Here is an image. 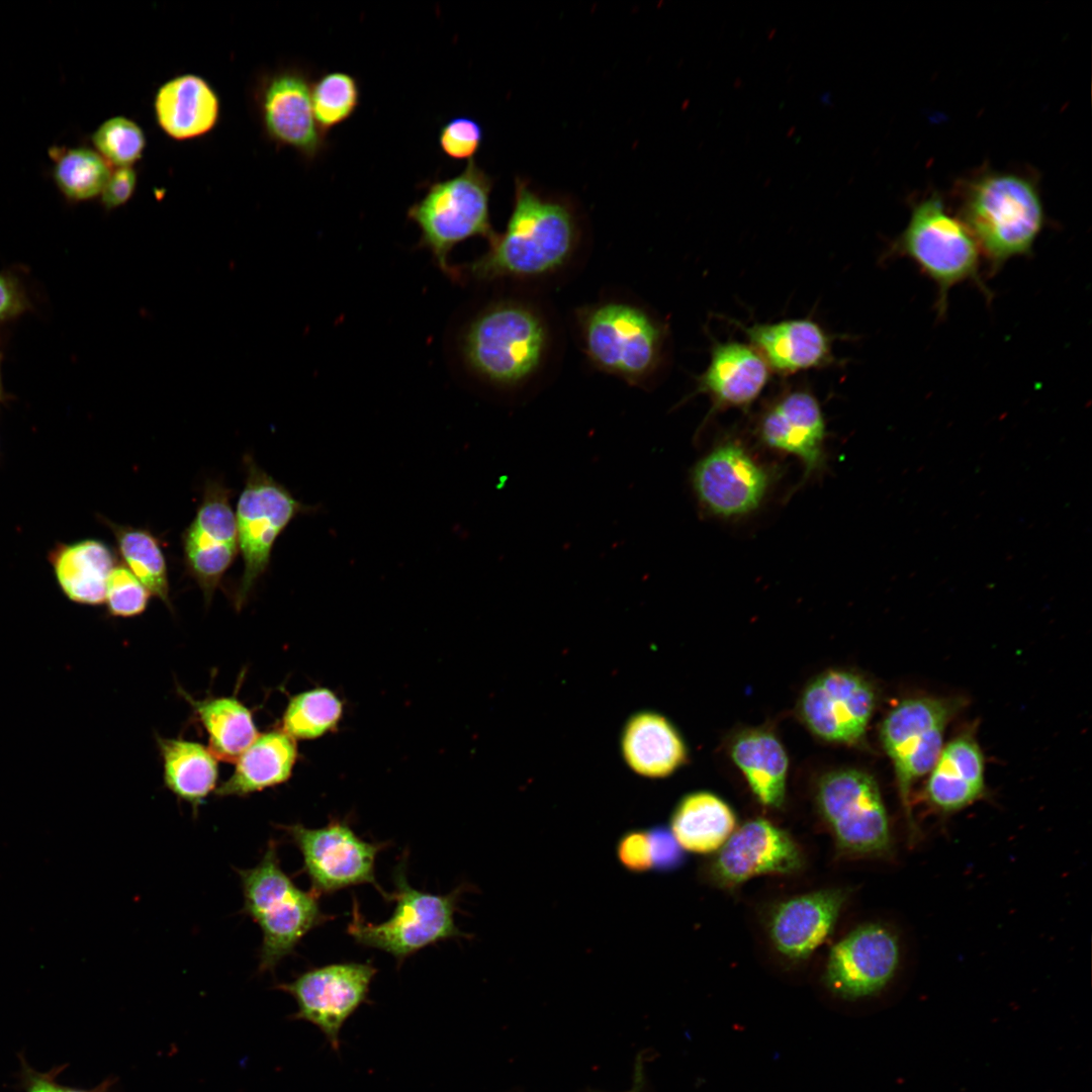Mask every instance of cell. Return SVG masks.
I'll list each match as a JSON object with an SVG mask.
<instances>
[{"instance_id": "74e56055", "label": "cell", "mask_w": 1092, "mask_h": 1092, "mask_svg": "<svg viewBox=\"0 0 1092 1092\" xmlns=\"http://www.w3.org/2000/svg\"><path fill=\"white\" fill-rule=\"evenodd\" d=\"M152 595L125 566L115 565L106 585L105 603L112 616L133 617L142 614Z\"/></svg>"}, {"instance_id": "f35d334b", "label": "cell", "mask_w": 1092, "mask_h": 1092, "mask_svg": "<svg viewBox=\"0 0 1092 1092\" xmlns=\"http://www.w3.org/2000/svg\"><path fill=\"white\" fill-rule=\"evenodd\" d=\"M482 139V127L475 119L458 116L442 125L438 142L449 158L469 161L479 150Z\"/></svg>"}, {"instance_id": "7bdbcfd3", "label": "cell", "mask_w": 1092, "mask_h": 1092, "mask_svg": "<svg viewBox=\"0 0 1092 1092\" xmlns=\"http://www.w3.org/2000/svg\"><path fill=\"white\" fill-rule=\"evenodd\" d=\"M136 186V173L131 167H118L110 176L100 194L101 203L106 210H112L126 203Z\"/></svg>"}, {"instance_id": "ffe728a7", "label": "cell", "mask_w": 1092, "mask_h": 1092, "mask_svg": "<svg viewBox=\"0 0 1092 1092\" xmlns=\"http://www.w3.org/2000/svg\"><path fill=\"white\" fill-rule=\"evenodd\" d=\"M747 343L761 356L771 373L783 377L833 366L834 336L809 317L775 323H735Z\"/></svg>"}, {"instance_id": "52a82bcc", "label": "cell", "mask_w": 1092, "mask_h": 1092, "mask_svg": "<svg viewBox=\"0 0 1092 1092\" xmlns=\"http://www.w3.org/2000/svg\"><path fill=\"white\" fill-rule=\"evenodd\" d=\"M492 178L471 159L457 176L432 183L425 195L407 209V217L421 232V246L433 255L438 267L457 275L449 254L461 242L494 237L489 198Z\"/></svg>"}, {"instance_id": "8992f818", "label": "cell", "mask_w": 1092, "mask_h": 1092, "mask_svg": "<svg viewBox=\"0 0 1092 1092\" xmlns=\"http://www.w3.org/2000/svg\"><path fill=\"white\" fill-rule=\"evenodd\" d=\"M394 892L388 901H395L391 916L373 923L362 915L353 899L348 934L359 945L382 950L398 964L419 950L455 937L468 936L455 923V912L462 887L446 895L432 894L412 887L405 875V860L393 874Z\"/></svg>"}, {"instance_id": "603a6c76", "label": "cell", "mask_w": 1092, "mask_h": 1092, "mask_svg": "<svg viewBox=\"0 0 1092 1092\" xmlns=\"http://www.w3.org/2000/svg\"><path fill=\"white\" fill-rule=\"evenodd\" d=\"M771 371L747 342L714 341L706 369L697 377L695 394L711 400L713 411L747 410L764 391Z\"/></svg>"}, {"instance_id": "7c38bea8", "label": "cell", "mask_w": 1092, "mask_h": 1092, "mask_svg": "<svg viewBox=\"0 0 1092 1092\" xmlns=\"http://www.w3.org/2000/svg\"><path fill=\"white\" fill-rule=\"evenodd\" d=\"M281 828L301 853L302 872L316 895H331L369 884L389 900L390 894L375 878L377 854L388 843L365 840L348 823L339 820H332L320 828H308L299 823Z\"/></svg>"}, {"instance_id": "83f0119b", "label": "cell", "mask_w": 1092, "mask_h": 1092, "mask_svg": "<svg viewBox=\"0 0 1092 1092\" xmlns=\"http://www.w3.org/2000/svg\"><path fill=\"white\" fill-rule=\"evenodd\" d=\"M295 759V743L285 732L259 734L237 759L234 772L215 790V795L246 797L285 783Z\"/></svg>"}, {"instance_id": "f6af8a7d", "label": "cell", "mask_w": 1092, "mask_h": 1092, "mask_svg": "<svg viewBox=\"0 0 1092 1092\" xmlns=\"http://www.w3.org/2000/svg\"><path fill=\"white\" fill-rule=\"evenodd\" d=\"M634 1082L632 1088L627 1092H640L643 1086V1066L642 1061H637L635 1069Z\"/></svg>"}, {"instance_id": "2e32d148", "label": "cell", "mask_w": 1092, "mask_h": 1092, "mask_svg": "<svg viewBox=\"0 0 1092 1092\" xmlns=\"http://www.w3.org/2000/svg\"><path fill=\"white\" fill-rule=\"evenodd\" d=\"M231 493L221 482L207 481L195 516L182 535L185 567L206 602L211 600L239 551Z\"/></svg>"}, {"instance_id": "1f68e13d", "label": "cell", "mask_w": 1092, "mask_h": 1092, "mask_svg": "<svg viewBox=\"0 0 1092 1092\" xmlns=\"http://www.w3.org/2000/svg\"><path fill=\"white\" fill-rule=\"evenodd\" d=\"M189 701L208 734V749L216 759L236 762L258 737L252 713L236 698Z\"/></svg>"}, {"instance_id": "9c48e42d", "label": "cell", "mask_w": 1092, "mask_h": 1092, "mask_svg": "<svg viewBox=\"0 0 1092 1092\" xmlns=\"http://www.w3.org/2000/svg\"><path fill=\"white\" fill-rule=\"evenodd\" d=\"M957 710L958 703L954 700L935 697L908 698L896 705L881 725L882 744L894 766L911 841H916L920 835L912 814V787L934 765L944 745L946 726Z\"/></svg>"}, {"instance_id": "d4e9b609", "label": "cell", "mask_w": 1092, "mask_h": 1092, "mask_svg": "<svg viewBox=\"0 0 1092 1092\" xmlns=\"http://www.w3.org/2000/svg\"><path fill=\"white\" fill-rule=\"evenodd\" d=\"M154 108L161 128L169 136L183 141L200 136L215 125L219 101L203 78L184 74L158 89Z\"/></svg>"}, {"instance_id": "f546056e", "label": "cell", "mask_w": 1092, "mask_h": 1092, "mask_svg": "<svg viewBox=\"0 0 1092 1092\" xmlns=\"http://www.w3.org/2000/svg\"><path fill=\"white\" fill-rule=\"evenodd\" d=\"M735 828V814L723 800L697 792L677 804L669 830L684 850L703 854L717 851Z\"/></svg>"}, {"instance_id": "d6a6232c", "label": "cell", "mask_w": 1092, "mask_h": 1092, "mask_svg": "<svg viewBox=\"0 0 1092 1092\" xmlns=\"http://www.w3.org/2000/svg\"><path fill=\"white\" fill-rule=\"evenodd\" d=\"M102 522L112 531L125 566L152 596L171 606L167 563L158 538L147 529L119 525L106 518Z\"/></svg>"}, {"instance_id": "ba28073f", "label": "cell", "mask_w": 1092, "mask_h": 1092, "mask_svg": "<svg viewBox=\"0 0 1092 1092\" xmlns=\"http://www.w3.org/2000/svg\"><path fill=\"white\" fill-rule=\"evenodd\" d=\"M583 350L600 370L639 384L659 367L667 331L644 309L606 302L577 314Z\"/></svg>"}, {"instance_id": "ee69618b", "label": "cell", "mask_w": 1092, "mask_h": 1092, "mask_svg": "<svg viewBox=\"0 0 1092 1092\" xmlns=\"http://www.w3.org/2000/svg\"><path fill=\"white\" fill-rule=\"evenodd\" d=\"M30 306L20 281L11 274L0 273V323L16 318Z\"/></svg>"}, {"instance_id": "e575fe53", "label": "cell", "mask_w": 1092, "mask_h": 1092, "mask_svg": "<svg viewBox=\"0 0 1092 1092\" xmlns=\"http://www.w3.org/2000/svg\"><path fill=\"white\" fill-rule=\"evenodd\" d=\"M342 715L340 700L320 688L293 697L283 715V732L291 738L312 739L336 726Z\"/></svg>"}, {"instance_id": "60d3db41", "label": "cell", "mask_w": 1092, "mask_h": 1092, "mask_svg": "<svg viewBox=\"0 0 1092 1092\" xmlns=\"http://www.w3.org/2000/svg\"><path fill=\"white\" fill-rule=\"evenodd\" d=\"M616 855L621 866L630 873L643 874L652 870L647 830L624 832L617 842Z\"/></svg>"}, {"instance_id": "5bb4252c", "label": "cell", "mask_w": 1092, "mask_h": 1092, "mask_svg": "<svg viewBox=\"0 0 1092 1092\" xmlns=\"http://www.w3.org/2000/svg\"><path fill=\"white\" fill-rule=\"evenodd\" d=\"M771 481L770 470L734 439L717 444L691 471L700 506L722 519L741 518L757 510Z\"/></svg>"}, {"instance_id": "bcb514c9", "label": "cell", "mask_w": 1092, "mask_h": 1092, "mask_svg": "<svg viewBox=\"0 0 1092 1092\" xmlns=\"http://www.w3.org/2000/svg\"><path fill=\"white\" fill-rule=\"evenodd\" d=\"M3 397H4V394H3V386H2V380H1V361H0V402L3 399Z\"/></svg>"}, {"instance_id": "8d00e7d4", "label": "cell", "mask_w": 1092, "mask_h": 1092, "mask_svg": "<svg viewBox=\"0 0 1092 1092\" xmlns=\"http://www.w3.org/2000/svg\"><path fill=\"white\" fill-rule=\"evenodd\" d=\"M96 152L109 164L130 167L140 160L146 147L142 128L131 119L114 116L103 121L93 132Z\"/></svg>"}, {"instance_id": "d590c367", "label": "cell", "mask_w": 1092, "mask_h": 1092, "mask_svg": "<svg viewBox=\"0 0 1092 1092\" xmlns=\"http://www.w3.org/2000/svg\"><path fill=\"white\" fill-rule=\"evenodd\" d=\"M360 102V87L350 73L335 71L323 74L311 84V104L321 131H328L348 120Z\"/></svg>"}, {"instance_id": "b9f144b4", "label": "cell", "mask_w": 1092, "mask_h": 1092, "mask_svg": "<svg viewBox=\"0 0 1092 1092\" xmlns=\"http://www.w3.org/2000/svg\"><path fill=\"white\" fill-rule=\"evenodd\" d=\"M652 869L659 872H668L679 867L684 859V852L675 840L671 831L662 826H654L647 830Z\"/></svg>"}, {"instance_id": "9a60e30c", "label": "cell", "mask_w": 1092, "mask_h": 1092, "mask_svg": "<svg viewBox=\"0 0 1092 1092\" xmlns=\"http://www.w3.org/2000/svg\"><path fill=\"white\" fill-rule=\"evenodd\" d=\"M755 432L767 448L800 461L803 482L824 468L826 421L821 403L809 387L784 386L762 407Z\"/></svg>"}, {"instance_id": "5b68a950", "label": "cell", "mask_w": 1092, "mask_h": 1092, "mask_svg": "<svg viewBox=\"0 0 1092 1092\" xmlns=\"http://www.w3.org/2000/svg\"><path fill=\"white\" fill-rule=\"evenodd\" d=\"M548 346V331L532 308L512 301L495 303L469 324L462 338V354L469 368L500 386H515L541 366Z\"/></svg>"}, {"instance_id": "ab89813d", "label": "cell", "mask_w": 1092, "mask_h": 1092, "mask_svg": "<svg viewBox=\"0 0 1092 1092\" xmlns=\"http://www.w3.org/2000/svg\"><path fill=\"white\" fill-rule=\"evenodd\" d=\"M18 1058L20 1060L19 1089L23 1092H110L115 1083V1079L110 1077L91 1089L62 1085L57 1078L67 1065L57 1066L42 1073L31 1068L22 1055H18Z\"/></svg>"}, {"instance_id": "6da1fadb", "label": "cell", "mask_w": 1092, "mask_h": 1092, "mask_svg": "<svg viewBox=\"0 0 1092 1092\" xmlns=\"http://www.w3.org/2000/svg\"><path fill=\"white\" fill-rule=\"evenodd\" d=\"M576 240L577 224L570 206L543 197L526 180L517 178L505 232L496 234L488 251L464 269L482 281L544 275L567 262Z\"/></svg>"}, {"instance_id": "f1b7e54d", "label": "cell", "mask_w": 1092, "mask_h": 1092, "mask_svg": "<svg viewBox=\"0 0 1092 1092\" xmlns=\"http://www.w3.org/2000/svg\"><path fill=\"white\" fill-rule=\"evenodd\" d=\"M731 756L762 805L772 808L783 805L788 757L771 733L762 730L741 733L731 746Z\"/></svg>"}, {"instance_id": "7a4b0ae2", "label": "cell", "mask_w": 1092, "mask_h": 1092, "mask_svg": "<svg viewBox=\"0 0 1092 1092\" xmlns=\"http://www.w3.org/2000/svg\"><path fill=\"white\" fill-rule=\"evenodd\" d=\"M959 214L992 273L1012 258L1029 255L1045 222L1035 182L1014 172L985 171L965 182Z\"/></svg>"}, {"instance_id": "4316f807", "label": "cell", "mask_w": 1092, "mask_h": 1092, "mask_svg": "<svg viewBox=\"0 0 1092 1092\" xmlns=\"http://www.w3.org/2000/svg\"><path fill=\"white\" fill-rule=\"evenodd\" d=\"M622 752L627 764L645 778H663L686 760V747L674 727L661 715L641 712L626 724Z\"/></svg>"}, {"instance_id": "d6986e66", "label": "cell", "mask_w": 1092, "mask_h": 1092, "mask_svg": "<svg viewBox=\"0 0 1092 1092\" xmlns=\"http://www.w3.org/2000/svg\"><path fill=\"white\" fill-rule=\"evenodd\" d=\"M875 706L876 694L867 679L834 669L809 684L799 710L814 734L827 741L850 744L863 736Z\"/></svg>"}, {"instance_id": "30bf717a", "label": "cell", "mask_w": 1092, "mask_h": 1092, "mask_svg": "<svg viewBox=\"0 0 1092 1092\" xmlns=\"http://www.w3.org/2000/svg\"><path fill=\"white\" fill-rule=\"evenodd\" d=\"M816 801L837 848L855 857H889L893 837L889 816L875 779L852 768L825 775Z\"/></svg>"}, {"instance_id": "4fadbf2b", "label": "cell", "mask_w": 1092, "mask_h": 1092, "mask_svg": "<svg viewBox=\"0 0 1092 1092\" xmlns=\"http://www.w3.org/2000/svg\"><path fill=\"white\" fill-rule=\"evenodd\" d=\"M376 973L371 962L335 963L306 970L276 988L295 1000L292 1018L315 1025L337 1052L342 1027L368 1001Z\"/></svg>"}, {"instance_id": "cb8c5ba5", "label": "cell", "mask_w": 1092, "mask_h": 1092, "mask_svg": "<svg viewBox=\"0 0 1092 1092\" xmlns=\"http://www.w3.org/2000/svg\"><path fill=\"white\" fill-rule=\"evenodd\" d=\"M985 794L983 752L971 734H961L943 745L928 772L923 791L925 801L937 812L951 814Z\"/></svg>"}, {"instance_id": "836d02e7", "label": "cell", "mask_w": 1092, "mask_h": 1092, "mask_svg": "<svg viewBox=\"0 0 1092 1092\" xmlns=\"http://www.w3.org/2000/svg\"><path fill=\"white\" fill-rule=\"evenodd\" d=\"M53 178L58 189L71 201L93 199L101 194L111 173L110 165L86 147L54 148Z\"/></svg>"}, {"instance_id": "44dd1931", "label": "cell", "mask_w": 1092, "mask_h": 1092, "mask_svg": "<svg viewBox=\"0 0 1092 1092\" xmlns=\"http://www.w3.org/2000/svg\"><path fill=\"white\" fill-rule=\"evenodd\" d=\"M265 128L278 144L313 160L326 147L311 104V83L301 70L286 69L272 75L261 96Z\"/></svg>"}, {"instance_id": "7402d4cb", "label": "cell", "mask_w": 1092, "mask_h": 1092, "mask_svg": "<svg viewBox=\"0 0 1092 1092\" xmlns=\"http://www.w3.org/2000/svg\"><path fill=\"white\" fill-rule=\"evenodd\" d=\"M846 893L821 889L779 902L770 911L767 930L775 949L785 959H808L832 933Z\"/></svg>"}, {"instance_id": "3957f363", "label": "cell", "mask_w": 1092, "mask_h": 1092, "mask_svg": "<svg viewBox=\"0 0 1092 1092\" xmlns=\"http://www.w3.org/2000/svg\"><path fill=\"white\" fill-rule=\"evenodd\" d=\"M236 871L243 891L242 912L262 931L258 970L273 973L307 933L333 916L322 910L318 895L300 889L283 871L274 839L255 867Z\"/></svg>"}, {"instance_id": "8fae6325", "label": "cell", "mask_w": 1092, "mask_h": 1092, "mask_svg": "<svg viewBox=\"0 0 1092 1092\" xmlns=\"http://www.w3.org/2000/svg\"><path fill=\"white\" fill-rule=\"evenodd\" d=\"M246 482L237 505L239 550L244 570L236 607L248 600L261 575L267 570L273 545L289 523L299 515L313 513L295 498L281 483L260 468L251 456L245 457Z\"/></svg>"}, {"instance_id": "e0dca14e", "label": "cell", "mask_w": 1092, "mask_h": 1092, "mask_svg": "<svg viewBox=\"0 0 1092 1092\" xmlns=\"http://www.w3.org/2000/svg\"><path fill=\"white\" fill-rule=\"evenodd\" d=\"M798 843L784 829L765 819L749 820L735 828L709 867L711 880L734 889L764 875H793L804 867Z\"/></svg>"}, {"instance_id": "277c9868", "label": "cell", "mask_w": 1092, "mask_h": 1092, "mask_svg": "<svg viewBox=\"0 0 1092 1092\" xmlns=\"http://www.w3.org/2000/svg\"><path fill=\"white\" fill-rule=\"evenodd\" d=\"M886 255L910 259L936 285L939 316L946 312L950 289L960 283L972 281L990 295L979 272L982 253L978 243L938 194L914 203L906 228Z\"/></svg>"}, {"instance_id": "484cf974", "label": "cell", "mask_w": 1092, "mask_h": 1092, "mask_svg": "<svg viewBox=\"0 0 1092 1092\" xmlns=\"http://www.w3.org/2000/svg\"><path fill=\"white\" fill-rule=\"evenodd\" d=\"M112 549L98 539L56 543L48 560L65 596L78 604L105 603L107 579L116 565Z\"/></svg>"}, {"instance_id": "4dcf8cb0", "label": "cell", "mask_w": 1092, "mask_h": 1092, "mask_svg": "<svg viewBox=\"0 0 1092 1092\" xmlns=\"http://www.w3.org/2000/svg\"><path fill=\"white\" fill-rule=\"evenodd\" d=\"M165 786L196 813L217 783L216 758L203 745L159 738Z\"/></svg>"}, {"instance_id": "ac0fdd59", "label": "cell", "mask_w": 1092, "mask_h": 1092, "mask_svg": "<svg viewBox=\"0 0 1092 1092\" xmlns=\"http://www.w3.org/2000/svg\"><path fill=\"white\" fill-rule=\"evenodd\" d=\"M900 962L896 934L881 923H867L847 933L831 948L824 972L827 987L844 999L879 992L895 975Z\"/></svg>"}]
</instances>
